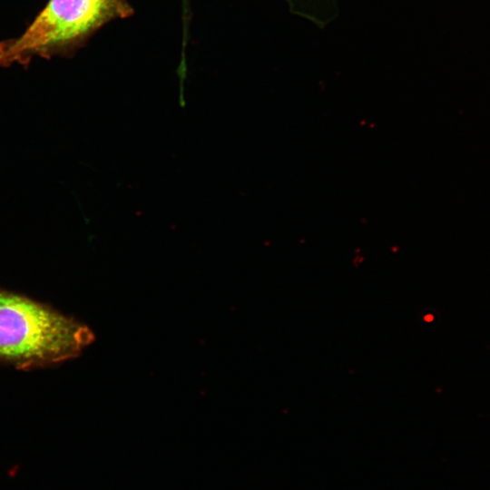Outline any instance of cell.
I'll return each mask as SVG.
<instances>
[{"label":"cell","instance_id":"cell-1","mask_svg":"<svg viewBox=\"0 0 490 490\" xmlns=\"http://www.w3.org/2000/svg\"><path fill=\"white\" fill-rule=\"evenodd\" d=\"M84 323L50 304L0 288V363L30 371L79 357L94 341Z\"/></svg>","mask_w":490,"mask_h":490},{"label":"cell","instance_id":"cell-2","mask_svg":"<svg viewBox=\"0 0 490 490\" xmlns=\"http://www.w3.org/2000/svg\"><path fill=\"white\" fill-rule=\"evenodd\" d=\"M133 14L128 0H48L20 35L0 43V67L72 55L106 24Z\"/></svg>","mask_w":490,"mask_h":490},{"label":"cell","instance_id":"cell-3","mask_svg":"<svg viewBox=\"0 0 490 490\" xmlns=\"http://www.w3.org/2000/svg\"><path fill=\"white\" fill-rule=\"evenodd\" d=\"M292 15L301 17L318 28L335 21L339 13L338 0H286Z\"/></svg>","mask_w":490,"mask_h":490},{"label":"cell","instance_id":"cell-4","mask_svg":"<svg viewBox=\"0 0 490 490\" xmlns=\"http://www.w3.org/2000/svg\"><path fill=\"white\" fill-rule=\"evenodd\" d=\"M432 318H433V317L430 316V315H429V316H426V317L425 318V319H426V321H431Z\"/></svg>","mask_w":490,"mask_h":490}]
</instances>
